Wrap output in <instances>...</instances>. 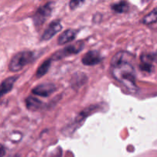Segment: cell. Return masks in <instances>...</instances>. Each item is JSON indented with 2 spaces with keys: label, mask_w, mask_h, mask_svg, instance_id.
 Returning a JSON list of instances; mask_svg holds the SVG:
<instances>
[{
  "label": "cell",
  "mask_w": 157,
  "mask_h": 157,
  "mask_svg": "<svg viewBox=\"0 0 157 157\" xmlns=\"http://www.w3.org/2000/svg\"><path fill=\"white\" fill-rule=\"evenodd\" d=\"M112 75L131 93L138 90L136 84V72L131 62H123L112 66Z\"/></svg>",
  "instance_id": "obj_1"
},
{
  "label": "cell",
  "mask_w": 157,
  "mask_h": 157,
  "mask_svg": "<svg viewBox=\"0 0 157 157\" xmlns=\"http://www.w3.org/2000/svg\"><path fill=\"white\" fill-rule=\"evenodd\" d=\"M34 59V54L29 51H23L15 54L11 59L9 64L10 71L17 72L23 68L25 66L32 62Z\"/></svg>",
  "instance_id": "obj_2"
},
{
  "label": "cell",
  "mask_w": 157,
  "mask_h": 157,
  "mask_svg": "<svg viewBox=\"0 0 157 157\" xmlns=\"http://www.w3.org/2000/svg\"><path fill=\"white\" fill-rule=\"evenodd\" d=\"M84 45H85V43L84 41H75V42L64 47V48L60 49L59 51L55 52L51 58L52 60H60L67 56H70V55H77L84 49Z\"/></svg>",
  "instance_id": "obj_3"
},
{
  "label": "cell",
  "mask_w": 157,
  "mask_h": 157,
  "mask_svg": "<svg viewBox=\"0 0 157 157\" xmlns=\"http://www.w3.org/2000/svg\"><path fill=\"white\" fill-rule=\"evenodd\" d=\"M52 12V3L48 2L44 6L40 7L38 10L36 11L35 15H33L34 24L35 27L38 28L41 25H42L44 23V21L50 17L51 14Z\"/></svg>",
  "instance_id": "obj_4"
},
{
  "label": "cell",
  "mask_w": 157,
  "mask_h": 157,
  "mask_svg": "<svg viewBox=\"0 0 157 157\" xmlns=\"http://www.w3.org/2000/svg\"><path fill=\"white\" fill-rule=\"evenodd\" d=\"M56 90V86L53 84H41L34 87L32 94L37 96L47 98Z\"/></svg>",
  "instance_id": "obj_5"
},
{
  "label": "cell",
  "mask_w": 157,
  "mask_h": 157,
  "mask_svg": "<svg viewBox=\"0 0 157 157\" xmlns=\"http://www.w3.org/2000/svg\"><path fill=\"white\" fill-rule=\"evenodd\" d=\"M98 109V105H92L90 106V107H87V108L84 109L81 113H80L79 115H78V116L76 117V119H75V122H74L73 124L71 126V127H73L72 132H74L76 129H78V127L83 124L84 120H85L89 115H90L92 113L96 111Z\"/></svg>",
  "instance_id": "obj_6"
},
{
  "label": "cell",
  "mask_w": 157,
  "mask_h": 157,
  "mask_svg": "<svg viewBox=\"0 0 157 157\" xmlns=\"http://www.w3.org/2000/svg\"><path fill=\"white\" fill-rule=\"evenodd\" d=\"M62 29V25H61L59 21H53L50 23L47 29L44 30L42 36H41V40L43 41H48L53 38L57 33L60 32Z\"/></svg>",
  "instance_id": "obj_7"
},
{
  "label": "cell",
  "mask_w": 157,
  "mask_h": 157,
  "mask_svg": "<svg viewBox=\"0 0 157 157\" xmlns=\"http://www.w3.org/2000/svg\"><path fill=\"white\" fill-rule=\"evenodd\" d=\"M101 61H102V57L98 51L95 50L89 51L82 58V63L87 66L96 65Z\"/></svg>",
  "instance_id": "obj_8"
},
{
  "label": "cell",
  "mask_w": 157,
  "mask_h": 157,
  "mask_svg": "<svg viewBox=\"0 0 157 157\" xmlns=\"http://www.w3.org/2000/svg\"><path fill=\"white\" fill-rule=\"evenodd\" d=\"M156 59L155 54H143L140 56V68L146 72H152L153 70V62Z\"/></svg>",
  "instance_id": "obj_9"
},
{
  "label": "cell",
  "mask_w": 157,
  "mask_h": 157,
  "mask_svg": "<svg viewBox=\"0 0 157 157\" xmlns=\"http://www.w3.org/2000/svg\"><path fill=\"white\" fill-rule=\"evenodd\" d=\"M135 59L134 55L130 52H119L112 58L110 65L115 66L123 62H133Z\"/></svg>",
  "instance_id": "obj_10"
},
{
  "label": "cell",
  "mask_w": 157,
  "mask_h": 157,
  "mask_svg": "<svg viewBox=\"0 0 157 157\" xmlns=\"http://www.w3.org/2000/svg\"><path fill=\"white\" fill-rule=\"evenodd\" d=\"M77 36V31L74 29H67L61 33L58 38V44L63 45L70 41H74Z\"/></svg>",
  "instance_id": "obj_11"
},
{
  "label": "cell",
  "mask_w": 157,
  "mask_h": 157,
  "mask_svg": "<svg viewBox=\"0 0 157 157\" xmlns=\"http://www.w3.org/2000/svg\"><path fill=\"white\" fill-rule=\"evenodd\" d=\"M18 79L17 76L9 77V78H6L4 81L2 82L1 84V96L3 97L6 94L9 93L12 90V87H13L15 81Z\"/></svg>",
  "instance_id": "obj_12"
},
{
  "label": "cell",
  "mask_w": 157,
  "mask_h": 157,
  "mask_svg": "<svg viewBox=\"0 0 157 157\" xmlns=\"http://www.w3.org/2000/svg\"><path fill=\"white\" fill-rule=\"evenodd\" d=\"M87 76L84 73H81V72L76 73L75 75H73L71 78V87L75 89L79 88L87 82Z\"/></svg>",
  "instance_id": "obj_13"
},
{
  "label": "cell",
  "mask_w": 157,
  "mask_h": 157,
  "mask_svg": "<svg viewBox=\"0 0 157 157\" xmlns=\"http://www.w3.org/2000/svg\"><path fill=\"white\" fill-rule=\"evenodd\" d=\"M25 104L28 110H31V111H36V110L42 108L43 107V103L40 100L32 96L26 98Z\"/></svg>",
  "instance_id": "obj_14"
},
{
  "label": "cell",
  "mask_w": 157,
  "mask_h": 157,
  "mask_svg": "<svg viewBox=\"0 0 157 157\" xmlns=\"http://www.w3.org/2000/svg\"><path fill=\"white\" fill-rule=\"evenodd\" d=\"M53 60L52 58H48L46 61H44L41 65L39 66V67L38 68L36 71V77L38 78H41L42 76H44V75L48 73L49 68L51 67V64H52V61Z\"/></svg>",
  "instance_id": "obj_15"
},
{
  "label": "cell",
  "mask_w": 157,
  "mask_h": 157,
  "mask_svg": "<svg viewBox=\"0 0 157 157\" xmlns=\"http://www.w3.org/2000/svg\"><path fill=\"white\" fill-rule=\"evenodd\" d=\"M112 9L117 13H124L129 11V4L126 1H121L111 6Z\"/></svg>",
  "instance_id": "obj_16"
},
{
  "label": "cell",
  "mask_w": 157,
  "mask_h": 157,
  "mask_svg": "<svg viewBox=\"0 0 157 157\" xmlns=\"http://www.w3.org/2000/svg\"><path fill=\"white\" fill-rule=\"evenodd\" d=\"M143 23L145 25H150L153 23H156L157 21V8L153 9L152 12L147 14L143 18Z\"/></svg>",
  "instance_id": "obj_17"
},
{
  "label": "cell",
  "mask_w": 157,
  "mask_h": 157,
  "mask_svg": "<svg viewBox=\"0 0 157 157\" xmlns=\"http://www.w3.org/2000/svg\"><path fill=\"white\" fill-rule=\"evenodd\" d=\"M85 0H71L70 2V8L72 10H75L78 7H79L82 3L84 2Z\"/></svg>",
  "instance_id": "obj_18"
},
{
  "label": "cell",
  "mask_w": 157,
  "mask_h": 157,
  "mask_svg": "<svg viewBox=\"0 0 157 157\" xmlns=\"http://www.w3.org/2000/svg\"><path fill=\"white\" fill-rule=\"evenodd\" d=\"M4 155V150H3V146H2V153H1V156H2Z\"/></svg>",
  "instance_id": "obj_19"
}]
</instances>
